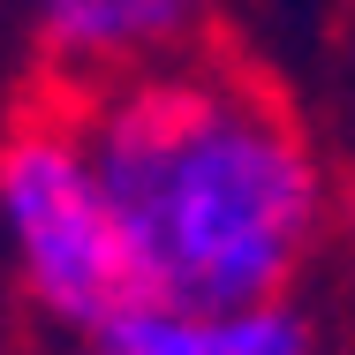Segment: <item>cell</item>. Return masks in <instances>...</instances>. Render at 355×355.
Returning a JSON list of instances; mask_svg holds the SVG:
<instances>
[{"label": "cell", "instance_id": "1", "mask_svg": "<svg viewBox=\"0 0 355 355\" xmlns=\"http://www.w3.org/2000/svg\"><path fill=\"white\" fill-rule=\"evenodd\" d=\"M129 295L182 310L272 302L318 234V166L280 114L197 69L121 76L83 121Z\"/></svg>", "mask_w": 355, "mask_h": 355}, {"label": "cell", "instance_id": "3", "mask_svg": "<svg viewBox=\"0 0 355 355\" xmlns=\"http://www.w3.org/2000/svg\"><path fill=\"white\" fill-rule=\"evenodd\" d=\"M91 355H310V325L280 295L242 310H182L129 295L91 325Z\"/></svg>", "mask_w": 355, "mask_h": 355}, {"label": "cell", "instance_id": "2", "mask_svg": "<svg viewBox=\"0 0 355 355\" xmlns=\"http://www.w3.org/2000/svg\"><path fill=\"white\" fill-rule=\"evenodd\" d=\"M0 234L46 318L91 333L106 310L129 302L121 227L76 121H31L0 144Z\"/></svg>", "mask_w": 355, "mask_h": 355}, {"label": "cell", "instance_id": "4", "mask_svg": "<svg viewBox=\"0 0 355 355\" xmlns=\"http://www.w3.org/2000/svg\"><path fill=\"white\" fill-rule=\"evenodd\" d=\"M205 0H38V38L61 69L114 76L166 53Z\"/></svg>", "mask_w": 355, "mask_h": 355}]
</instances>
